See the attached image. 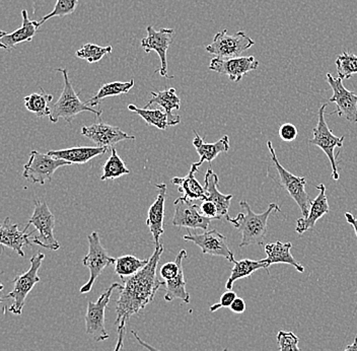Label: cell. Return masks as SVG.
<instances>
[{
    "mask_svg": "<svg viewBox=\"0 0 357 351\" xmlns=\"http://www.w3.org/2000/svg\"><path fill=\"white\" fill-rule=\"evenodd\" d=\"M162 252L164 245L160 244L155 247L147 265L137 274L123 281L119 288V297L116 301V325H119L122 320L128 321L133 315L142 312L147 305L153 303L160 286L166 285L156 275Z\"/></svg>",
    "mask_w": 357,
    "mask_h": 351,
    "instance_id": "obj_1",
    "label": "cell"
},
{
    "mask_svg": "<svg viewBox=\"0 0 357 351\" xmlns=\"http://www.w3.org/2000/svg\"><path fill=\"white\" fill-rule=\"evenodd\" d=\"M240 207L245 209V214H238L234 218L227 216V221L233 225L234 229L242 234L240 248L251 245H263L268 232V218L273 210L281 212L279 205L271 203L269 207L262 214H256L252 210L249 203L245 200L240 202Z\"/></svg>",
    "mask_w": 357,
    "mask_h": 351,
    "instance_id": "obj_2",
    "label": "cell"
},
{
    "mask_svg": "<svg viewBox=\"0 0 357 351\" xmlns=\"http://www.w3.org/2000/svg\"><path fill=\"white\" fill-rule=\"evenodd\" d=\"M57 70L63 75L64 88L59 100L53 105L52 109H51L52 113L49 116L51 122L57 123L60 118H63L67 123H71L78 114L82 113V112H91L100 117L102 115V110H95L86 103H82L78 98L77 94L75 93V89L69 80L66 69L58 68Z\"/></svg>",
    "mask_w": 357,
    "mask_h": 351,
    "instance_id": "obj_3",
    "label": "cell"
},
{
    "mask_svg": "<svg viewBox=\"0 0 357 351\" xmlns=\"http://www.w3.org/2000/svg\"><path fill=\"white\" fill-rule=\"evenodd\" d=\"M44 259L45 255L43 253L38 252L31 258L30 269L13 279V290L2 299V301L10 299L13 301L10 308H8V312L15 315L22 314L26 297L30 294L33 286L41 281L38 272L41 268Z\"/></svg>",
    "mask_w": 357,
    "mask_h": 351,
    "instance_id": "obj_4",
    "label": "cell"
},
{
    "mask_svg": "<svg viewBox=\"0 0 357 351\" xmlns=\"http://www.w3.org/2000/svg\"><path fill=\"white\" fill-rule=\"evenodd\" d=\"M268 149L270 151L272 162L275 165L276 171L279 176V185L287 190L290 197L296 201V204L300 207L303 218H307L309 216L310 207H311L312 200L310 199L309 194L305 191V184L307 179L305 177L294 176V174L287 171L279 163L278 156H276L275 149H274L272 142H267Z\"/></svg>",
    "mask_w": 357,
    "mask_h": 351,
    "instance_id": "obj_5",
    "label": "cell"
},
{
    "mask_svg": "<svg viewBox=\"0 0 357 351\" xmlns=\"http://www.w3.org/2000/svg\"><path fill=\"white\" fill-rule=\"evenodd\" d=\"M33 212L28 225H33L39 234L33 237V243L41 246L46 249L59 250L60 245L54 237L55 216L49 209L46 202L39 200L33 201Z\"/></svg>",
    "mask_w": 357,
    "mask_h": 351,
    "instance_id": "obj_6",
    "label": "cell"
},
{
    "mask_svg": "<svg viewBox=\"0 0 357 351\" xmlns=\"http://www.w3.org/2000/svg\"><path fill=\"white\" fill-rule=\"evenodd\" d=\"M328 104H323L319 109V121L317 126L312 129L314 137L309 140V143L316 145L322 149L327 158H329L332 167V178L333 180H339L338 167H337L336 156H335V147H342L345 136L335 135L331 129L328 127L325 120V111Z\"/></svg>",
    "mask_w": 357,
    "mask_h": 351,
    "instance_id": "obj_7",
    "label": "cell"
},
{
    "mask_svg": "<svg viewBox=\"0 0 357 351\" xmlns=\"http://www.w3.org/2000/svg\"><path fill=\"white\" fill-rule=\"evenodd\" d=\"M89 253L84 257L82 263L89 270L88 283L80 287V294H88L93 288V283L102 274L105 268L116 263V259L107 253L106 249L100 244L99 234L93 232L88 237Z\"/></svg>",
    "mask_w": 357,
    "mask_h": 351,
    "instance_id": "obj_8",
    "label": "cell"
},
{
    "mask_svg": "<svg viewBox=\"0 0 357 351\" xmlns=\"http://www.w3.org/2000/svg\"><path fill=\"white\" fill-rule=\"evenodd\" d=\"M255 45V41L243 31L229 35L227 30H222L214 36L211 44L205 50L218 58L240 57L241 54Z\"/></svg>",
    "mask_w": 357,
    "mask_h": 351,
    "instance_id": "obj_9",
    "label": "cell"
},
{
    "mask_svg": "<svg viewBox=\"0 0 357 351\" xmlns=\"http://www.w3.org/2000/svg\"><path fill=\"white\" fill-rule=\"evenodd\" d=\"M122 285L120 283H113L99 297L98 301L93 303L89 301L88 310H86V332L89 336L93 337V341L100 342L107 341L110 337L105 327V313H106L107 306L110 303L112 294L114 290H119Z\"/></svg>",
    "mask_w": 357,
    "mask_h": 351,
    "instance_id": "obj_10",
    "label": "cell"
},
{
    "mask_svg": "<svg viewBox=\"0 0 357 351\" xmlns=\"http://www.w3.org/2000/svg\"><path fill=\"white\" fill-rule=\"evenodd\" d=\"M70 165V163L53 158L48 154L33 151L29 162L24 165L22 176L26 180L31 181L33 184L44 185L47 181L52 180L53 175L59 167Z\"/></svg>",
    "mask_w": 357,
    "mask_h": 351,
    "instance_id": "obj_11",
    "label": "cell"
},
{
    "mask_svg": "<svg viewBox=\"0 0 357 351\" xmlns=\"http://www.w3.org/2000/svg\"><path fill=\"white\" fill-rule=\"evenodd\" d=\"M328 84L333 91V96L329 102L337 106L336 113L339 117H344L348 122L357 123V95L348 91L340 77H333L331 73H327Z\"/></svg>",
    "mask_w": 357,
    "mask_h": 351,
    "instance_id": "obj_12",
    "label": "cell"
},
{
    "mask_svg": "<svg viewBox=\"0 0 357 351\" xmlns=\"http://www.w3.org/2000/svg\"><path fill=\"white\" fill-rule=\"evenodd\" d=\"M188 234L183 237L185 241H192V243L197 245L202 250L203 254L211 255V256L223 257L229 262L234 263V254L229 246H227V240L223 234L212 230V231H206L203 234H191L188 232Z\"/></svg>",
    "mask_w": 357,
    "mask_h": 351,
    "instance_id": "obj_13",
    "label": "cell"
},
{
    "mask_svg": "<svg viewBox=\"0 0 357 351\" xmlns=\"http://www.w3.org/2000/svg\"><path fill=\"white\" fill-rule=\"evenodd\" d=\"M260 62L254 56L248 57L218 58L211 59L209 69L214 73L225 75L229 80L238 82L248 73L258 69Z\"/></svg>",
    "mask_w": 357,
    "mask_h": 351,
    "instance_id": "obj_14",
    "label": "cell"
},
{
    "mask_svg": "<svg viewBox=\"0 0 357 351\" xmlns=\"http://www.w3.org/2000/svg\"><path fill=\"white\" fill-rule=\"evenodd\" d=\"M147 36L142 40V47L146 54L155 51L160 59V67L158 73L162 77L169 78L167 75V49L173 42V29H160V31L149 26L146 28Z\"/></svg>",
    "mask_w": 357,
    "mask_h": 351,
    "instance_id": "obj_15",
    "label": "cell"
},
{
    "mask_svg": "<svg viewBox=\"0 0 357 351\" xmlns=\"http://www.w3.org/2000/svg\"><path fill=\"white\" fill-rule=\"evenodd\" d=\"M175 216L173 225L186 229H200L207 231L211 223V218L201 214L200 207L194 204L192 200L180 197L176 199Z\"/></svg>",
    "mask_w": 357,
    "mask_h": 351,
    "instance_id": "obj_16",
    "label": "cell"
},
{
    "mask_svg": "<svg viewBox=\"0 0 357 351\" xmlns=\"http://www.w3.org/2000/svg\"><path fill=\"white\" fill-rule=\"evenodd\" d=\"M82 134L95 142L98 147L110 149L114 147V145L123 140H135V136L122 131L119 127L111 126L102 122L82 127Z\"/></svg>",
    "mask_w": 357,
    "mask_h": 351,
    "instance_id": "obj_17",
    "label": "cell"
},
{
    "mask_svg": "<svg viewBox=\"0 0 357 351\" xmlns=\"http://www.w3.org/2000/svg\"><path fill=\"white\" fill-rule=\"evenodd\" d=\"M22 24L21 28L13 33H6V31L0 32V47L4 50L10 51L17 45L24 42H31L39 30V21H32L29 17L26 10H22Z\"/></svg>",
    "mask_w": 357,
    "mask_h": 351,
    "instance_id": "obj_18",
    "label": "cell"
},
{
    "mask_svg": "<svg viewBox=\"0 0 357 351\" xmlns=\"http://www.w3.org/2000/svg\"><path fill=\"white\" fill-rule=\"evenodd\" d=\"M29 227H30L26 225L24 231H20L19 225L11 223L10 218H6L0 227V243L2 247H8L17 252L20 256L24 257V248L33 244L30 240L31 232H28Z\"/></svg>",
    "mask_w": 357,
    "mask_h": 351,
    "instance_id": "obj_19",
    "label": "cell"
},
{
    "mask_svg": "<svg viewBox=\"0 0 357 351\" xmlns=\"http://www.w3.org/2000/svg\"><path fill=\"white\" fill-rule=\"evenodd\" d=\"M158 195L149 210L146 225L153 234L155 247L160 245V237L164 234L165 203L167 197V185L165 183L156 185Z\"/></svg>",
    "mask_w": 357,
    "mask_h": 351,
    "instance_id": "obj_20",
    "label": "cell"
},
{
    "mask_svg": "<svg viewBox=\"0 0 357 351\" xmlns=\"http://www.w3.org/2000/svg\"><path fill=\"white\" fill-rule=\"evenodd\" d=\"M319 190L318 196L312 200L311 207H310L309 216L307 218H301L296 221V232L298 234L314 229L317 221L322 218L325 214H329L330 207L328 203L327 195H326V187L324 184H319L316 187Z\"/></svg>",
    "mask_w": 357,
    "mask_h": 351,
    "instance_id": "obj_21",
    "label": "cell"
},
{
    "mask_svg": "<svg viewBox=\"0 0 357 351\" xmlns=\"http://www.w3.org/2000/svg\"><path fill=\"white\" fill-rule=\"evenodd\" d=\"M153 104H158L164 109L169 118V126H176L181 122L180 116L173 114L174 110H178L181 100L178 97L176 89H167L162 91H151V99L145 105L144 108L149 109Z\"/></svg>",
    "mask_w": 357,
    "mask_h": 351,
    "instance_id": "obj_22",
    "label": "cell"
},
{
    "mask_svg": "<svg viewBox=\"0 0 357 351\" xmlns=\"http://www.w3.org/2000/svg\"><path fill=\"white\" fill-rule=\"evenodd\" d=\"M218 182H220L218 176L211 169L207 170L204 180V189L207 200L211 201L216 205L220 218H227L229 216V209L234 196L231 194L225 195V194L220 193L218 189Z\"/></svg>",
    "mask_w": 357,
    "mask_h": 351,
    "instance_id": "obj_23",
    "label": "cell"
},
{
    "mask_svg": "<svg viewBox=\"0 0 357 351\" xmlns=\"http://www.w3.org/2000/svg\"><path fill=\"white\" fill-rule=\"evenodd\" d=\"M109 149L107 147H71V149H59V151H49V156L60 158L73 164H86L93 158L106 154Z\"/></svg>",
    "mask_w": 357,
    "mask_h": 351,
    "instance_id": "obj_24",
    "label": "cell"
},
{
    "mask_svg": "<svg viewBox=\"0 0 357 351\" xmlns=\"http://www.w3.org/2000/svg\"><path fill=\"white\" fill-rule=\"evenodd\" d=\"M291 248V243L283 244L280 241L274 244H268L265 246V252H266L267 257L262 259V260L267 264L268 267L273 265V264H289V265L296 268L300 274H303V272H305V267L292 256L291 253H290Z\"/></svg>",
    "mask_w": 357,
    "mask_h": 351,
    "instance_id": "obj_25",
    "label": "cell"
},
{
    "mask_svg": "<svg viewBox=\"0 0 357 351\" xmlns=\"http://www.w3.org/2000/svg\"><path fill=\"white\" fill-rule=\"evenodd\" d=\"M200 167L201 165L198 163H194L191 165L188 175L184 177V178L176 177V178L172 179V183L178 186V191L184 193L183 197L185 199H188V200H196V199L207 200L204 187L201 186L200 183L195 178V174L199 171Z\"/></svg>",
    "mask_w": 357,
    "mask_h": 351,
    "instance_id": "obj_26",
    "label": "cell"
},
{
    "mask_svg": "<svg viewBox=\"0 0 357 351\" xmlns=\"http://www.w3.org/2000/svg\"><path fill=\"white\" fill-rule=\"evenodd\" d=\"M195 137L193 140V145L200 156V160L198 164L200 165L204 162L211 164L212 160H215L222 153H227L229 151V136L225 135L218 142L214 143H206L202 137L194 131Z\"/></svg>",
    "mask_w": 357,
    "mask_h": 351,
    "instance_id": "obj_27",
    "label": "cell"
},
{
    "mask_svg": "<svg viewBox=\"0 0 357 351\" xmlns=\"http://www.w3.org/2000/svg\"><path fill=\"white\" fill-rule=\"evenodd\" d=\"M267 264L263 260H251V259H243L241 261H234V268L231 269V276L227 279L225 288L227 290H233L234 283L238 279L251 276L254 272L259 269H265L268 271Z\"/></svg>",
    "mask_w": 357,
    "mask_h": 351,
    "instance_id": "obj_28",
    "label": "cell"
},
{
    "mask_svg": "<svg viewBox=\"0 0 357 351\" xmlns=\"http://www.w3.org/2000/svg\"><path fill=\"white\" fill-rule=\"evenodd\" d=\"M134 82H135L134 80H130V82H114L104 84L100 89V91L86 104L89 105V107H96L100 104V100L106 99V98L128 94L130 89L133 88Z\"/></svg>",
    "mask_w": 357,
    "mask_h": 351,
    "instance_id": "obj_29",
    "label": "cell"
},
{
    "mask_svg": "<svg viewBox=\"0 0 357 351\" xmlns=\"http://www.w3.org/2000/svg\"><path fill=\"white\" fill-rule=\"evenodd\" d=\"M149 260H140L137 257L132 255H125L116 259L115 272L122 281L132 275L137 274L138 271L147 265Z\"/></svg>",
    "mask_w": 357,
    "mask_h": 351,
    "instance_id": "obj_30",
    "label": "cell"
},
{
    "mask_svg": "<svg viewBox=\"0 0 357 351\" xmlns=\"http://www.w3.org/2000/svg\"><path fill=\"white\" fill-rule=\"evenodd\" d=\"M52 100L53 96L45 93L43 89H41V94L35 93L24 98V107L31 113L36 114L38 117H45V116H50L52 113V110L49 107Z\"/></svg>",
    "mask_w": 357,
    "mask_h": 351,
    "instance_id": "obj_31",
    "label": "cell"
},
{
    "mask_svg": "<svg viewBox=\"0 0 357 351\" xmlns=\"http://www.w3.org/2000/svg\"><path fill=\"white\" fill-rule=\"evenodd\" d=\"M166 283V294H165V301H173L174 299H181L184 303H190V294L186 290V281H185L184 270L181 268L180 272L177 276L171 281H165Z\"/></svg>",
    "mask_w": 357,
    "mask_h": 351,
    "instance_id": "obj_32",
    "label": "cell"
},
{
    "mask_svg": "<svg viewBox=\"0 0 357 351\" xmlns=\"http://www.w3.org/2000/svg\"><path fill=\"white\" fill-rule=\"evenodd\" d=\"M111 151L110 158L102 167V175L100 177L102 181L114 180V179L130 174L128 167L123 162L122 158L118 156L115 147H112Z\"/></svg>",
    "mask_w": 357,
    "mask_h": 351,
    "instance_id": "obj_33",
    "label": "cell"
},
{
    "mask_svg": "<svg viewBox=\"0 0 357 351\" xmlns=\"http://www.w3.org/2000/svg\"><path fill=\"white\" fill-rule=\"evenodd\" d=\"M128 110L138 114L147 124L155 126L160 130H166L167 127H169V118L166 112H162L160 109L149 110V109L138 108L134 105H129Z\"/></svg>",
    "mask_w": 357,
    "mask_h": 351,
    "instance_id": "obj_34",
    "label": "cell"
},
{
    "mask_svg": "<svg viewBox=\"0 0 357 351\" xmlns=\"http://www.w3.org/2000/svg\"><path fill=\"white\" fill-rule=\"evenodd\" d=\"M113 48L110 45L108 46H99L96 44H84L79 50H77V56L80 59L86 60L89 64L99 62L106 55L111 54Z\"/></svg>",
    "mask_w": 357,
    "mask_h": 351,
    "instance_id": "obj_35",
    "label": "cell"
},
{
    "mask_svg": "<svg viewBox=\"0 0 357 351\" xmlns=\"http://www.w3.org/2000/svg\"><path fill=\"white\" fill-rule=\"evenodd\" d=\"M337 73L341 80H349L357 73V56L350 52H343L338 56L336 62Z\"/></svg>",
    "mask_w": 357,
    "mask_h": 351,
    "instance_id": "obj_36",
    "label": "cell"
},
{
    "mask_svg": "<svg viewBox=\"0 0 357 351\" xmlns=\"http://www.w3.org/2000/svg\"><path fill=\"white\" fill-rule=\"evenodd\" d=\"M78 0H57L56 1L54 10L51 11L49 15H45L43 19L40 20V24H43L45 22L55 17H66L71 15L77 10Z\"/></svg>",
    "mask_w": 357,
    "mask_h": 351,
    "instance_id": "obj_37",
    "label": "cell"
},
{
    "mask_svg": "<svg viewBox=\"0 0 357 351\" xmlns=\"http://www.w3.org/2000/svg\"><path fill=\"white\" fill-rule=\"evenodd\" d=\"M185 258H187V252L185 250H181L174 262L165 263L160 271L162 281H167L175 278L180 272L181 268L183 267V260Z\"/></svg>",
    "mask_w": 357,
    "mask_h": 351,
    "instance_id": "obj_38",
    "label": "cell"
},
{
    "mask_svg": "<svg viewBox=\"0 0 357 351\" xmlns=\"http://www.w3.org/2000/svg\"><path fill=\"white\" fill-rule=\"evenodd\" d=\"M298 342L300 339L294 333L279 331L278 334L279 351H301Z\"/></svg>",
    "mask_w": 357,
    "mask_h": 351,
    "instance_id": "obj_39",
    "label": "cell"
},
{
    "mask_svg": "<svg viewBox=\"0 0 357 351\" xmlns=\"http://www.w3.org/2000/svg\"><path fill=\"white\" fill-rule=\"evenodd\" d=\"M279 137L285 142H291L298 137V129L291 123H284L279 127Z\"/></svg>",
    "mask_w": 357,
    "mask_h": 351,
    "instance_id": "obj_40",
    "label": "cell"
},
{
    "mask_svg": "<svg viewBox=\"0 0 357 351\" xmlns=\"http://www.w3.org/2000/svg\"><path fill=\"white\" fill-rule=\"evenodd\" d=\"M236 297H238V296H236V292H233V290H227V292L222 294V297H220V303L214 304L209 310H211V312L214 313L220 310V308H231V304L234 303Z\"/></svg>",
    "mask_w": 357,
    "mask_h": 351,
    "instance_id": "obj_41",
    "label": "cell"
},
{
    "mask_svg": "<svg viewBox=\"0 0 357 351\" xmlns=\"http://www.w3.org/2000/svg\"><path fill=\"white\" fill-rule=\"evenodd\" d=\"M200 211L201 214H204L205 216L211 218V220H220V216H218V207L211 201H203L202 204L200 205Z\"/></svg>",
    "mask_w": 357,
    "mask_h": 351,
    "instance_id": "obj_42",
    "label": "cell"
},
{
    "mask_svg": "<svg viewBox=\"0 0 357 351\" xmlns=\"http://www.w3.org/2000/svg\"><path fill=\"white\" fill-rule=\"evenodd\" d=\"M127 320H122L118 325V341L114 351H121L123 345H124L125 333H126Z\"/></svg>",
    "mask_w": 357,
    "mask_h": 351,
    "instance_id": "obj_43",
    "label": "cell"
},
{
    "mask_svg": "<svg viewBox=\"0 0 357 351\" xmlns=\"http://www.w3.org/2000/svg\"><path fill=\"white\" fill-rule=\"evenodd\" d=\"M229 308H231L234 313H236V314H243L245 311V303L244 299H241V297H236Z\"/></svg>",
    "mask_w": 357,
    "mask_h": 351,
    "instance_id": "obj_44",
    "label": "cell"
},
{
    "mask_svg": "<svg viewBox=\"0 0 357 351\" xmlns=\"http://www.w3.org/2000/svg\"><path fill=\"white\" fill-rule=\"evenodd\" d=\"M131 333H132L133 336L135 337L136 341H137L138 343H139L140 345L144 346L145 350L149 351H160L158 350V348H155V346H151V344L142 341V339L140 338L139 335H138V333L135 332V331L132 330L131 331Z\"/></svg>",
    "mask_w": 357,
    "mask_h": 351,
    "instance_id": "obj_45",
    "label": "cell"
},
{
    "mask_svg": "<svg viewBox=\"0 0 357 351\" xmlns=\"http://www.w3.org/2000/svg\"><path fill=\"white\" fill-rule=\"evenodd\" d=\"M345 218L347 223L354 227V232H356L357 237V218H354V214H350V212H346Z\"/></svg>",
    "mask_w": 357,
    "mask_h": 351,
    "instance_id": "obj_46",
    "label": "cell"
},
{
    "mask_svg": "<svg viewBox=\"0 0 357 351\" xmlns=\"http://www.w3.org/2000/svg\"><path fill=\"white\" fill-rule=\"evenodd\" d=\"M344 351H357V334L356 335V338H354V343L346 346Z\"/></svg>",
    "mask_w": 357,
    "mask_h": 351,
    "instance_id": "obj_47",
    "label": "cell"
},
{
    "mask_svg": "<svg viewBox=\"0 0 357 351\" xmlns=\"http://www.w3.org/2000/svg\"><path fill=\"white\" fill-rule=\"evenodd\" d=\"M222 351H229V350H227V348H225V350H223Z\"/></svg>",
    "mask_w": 357,
    "mask_h": 351,
    "instance_id": "obj_48",
    "label": "cell"
}]
</instances>
